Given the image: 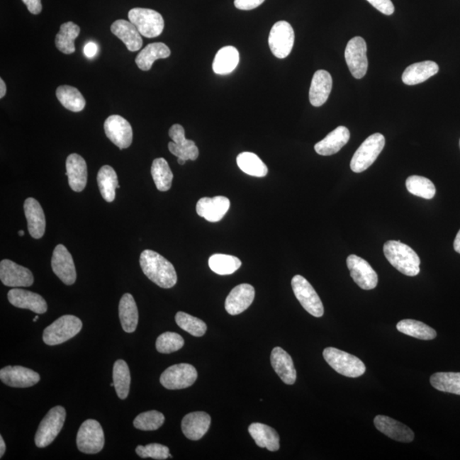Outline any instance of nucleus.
<instances>
[{
	"label": "nucleus",
	"mask_w": 460,
	"mask_h": 460,
	"mask_svg": "<svg viewBox=\"0 0 460 460\" xmlns=\"http://www.w3.org/2000/svg\"><path fill=\"white\" fill-rule=\"evenodd\" d=\"M143 273L162 288H172L176 284L177 276L174 266L158 252L145 250L140 256Z\"/></svg>",
	"instance_id": "nucleus-1"
},
{
	"label": "nucleus",
	"mask_w": 460,
	"mask_h": 460,
	"mask_svg": "<svg viewBox=\"0 0 460 460\" xmlns=\"http://www.w3.org/2000/svg\"><path fill=\"white\" fill-rule=\"evenodd\" d=\"M383 253L390 264L405 276H416L420 274V257L408 245L389 240L383 245Z\"/></svg>",
	"instance_id": "nucleus-2"
},
{
	"label": "nucleus",
	"mask_w": 460,
	"mask_h": 460,
	"mask_svg": "<svg viewBox=\"0 0 460 460\" xmlns=\"http://www.w3.org/2000/svg\"><path fill=\"white\" fill-rule=\"evenodd\" d=\"M323 357L337 373L349 378H358L366 372V366L360 359L343 350L328 347L324 349Z\"/></svg>",
	"instance_id": "nucleus-3"
},
{
	"label": "nucleus",
	"mask_w": 460,
	"mask_h": 460,
	"mask_svg": "<svg viewBox=\"0 0 460 460\" xmlns=\"http://www.w3.org/2000/svg\"><path fill=\"white\" fill-rule=\"evenodd\" d=\"M83 323L74 315H67L58 318L44 331L45 344L50 346L65 343L82 331Z\"/></svg>",
	"instance_id": "nucleus-4"
},
{
	"label": "nucleus",
	"mask_w": 460,
	"mask_h": 460,
	"mask_svg": "<svg viewBox=\"0 0 460 460\" xmlns=\"http://www.w3.org/2000/svg\"><path fill=\"white\" fill-rule=\"evenodd\" d=\"M386 145V138L381 133H374L367 138L354 154L350 168L354 172L361 173L369 169L377 159Z\"/></svg>",
	"instance_id": "nucleus-5"
},
{
	"label": "nucleus",
	"mask_w": 460,
	"mask_h": 460,
	"mask_svg": "<svg viewBox=\"0 0 460 460\" xmlns=\"http://www.w3.org/2000/svg\"><path fill=\"white\" fill-rule=\"evenodd\" d=\"M66 411L61 406L55 407L48 412L40 422L35 434V445L45 447L52 443L64 425Z\"/></svg>",
	"instance_id": "nucleus-6"
},
{
	"label": "nucleus",
	"mask_w": 460,
	"mask_h": 460,
	"mask_svg": "<svg viewBox=\"0 0 460 460\" xmlns=\"http://www.w3.org/2000/svg\"><path fill=\"white\" fill-rule=\"evenodd\" d=\"M128 18L141 35L149 39L159 36L164 30L162 16L154 10L134 8L129 11Z\"/></svg>",
	"instance_id": "nucleus-7"
},
{
	"label": "nucleus",
	"mask_w": 460,
	"mask_h": 460,
	"mask_svg": "<svg viewBox=\"0 0 460 460\" xmlns=\"http://www.w3.org/2000/svg\"><path fill=\"white\" fill-rule=\"evenodd\" d=\"M77 447L86 454H95L103 450L105 443L104 432L98 421L88 420L80 426L77 434Z\"/></svg>",
	"instance_id": "nucleus-8"
},
{
	"label": "nucleus",
	"mask_w": 460,
	"mask_h": 460,
	"mask_svg": "<svg viewBox=\"0 0 460 460\" xmlns=\"http://www.w3.org/2000/svg\"><path fill=\"white\" fill-rule=\"evenodd\" d=\"M292 286L295 296L303 309L315 318H322L324 314L323 303L310 282L297 274L293 278Z\"/></svg>",
	"instance_id": "nucleus-9"
},
{
	"label": "nucleus",
	"mask_w": 460,
	"mask_h": 460,
	"mask_svg": "<svg viewBox=\"0 0 460 460\" xmlns=\"http://www.w3.org/2000/svg\"><path fill=\"white\" fill-rule=\"evenodd\" d=\"M294 30L286 21L274 24L269 36V45L274 56L284 59L289 56L294 45Z\"/></svg>",
	"instance_id": "nucleus-10"
},
{
	"label": "nucleus",
	"mask_w": 460,
	"mask_h": 460,
	"mask_svg": "<svg viewBox=\"0 0 460 460\" xmlns=\"http://www.w3.org/2000/svg\"><path fill=\"white\" fill-rule=\"evenodd\" d=\"M198 377L196 367L181 363V364L173 365L160 376L159 381L162 385L168 390H181L191 387L195 383Z\"/></svg>",
	"instance_id": "nucleus-11"
},
{
	"label": "nucleus",
	"mask_w": 460,
	"mask_h": 460,
	"mask_svg": "<svg viewBox=\"0 0 460 460\" xmlns=\"http://www.w3.org/2000/svg\"><path fill=\"white\" fill-rule=\"evenodd\" d=\"M366 41L361 37H354L346 46L344 56L350 73L354 78L362 79L369 69Z\"/></svg>",
	"instance_id": "nucleus-12"
},
{
	"label": "nucleus",
	"mask_w": 460,
	"mask_h": 460,
	"mask_svg": "<svg viewBox=\"0 0 460 460\" xmlns=\"http://www.w3.org/2000/svg\"><path fill=\"white\" fill-rule=\"evenodd\" d=\"M0 280L2 284L11 288H28L35 281L33 274L27 268L13 261L4 259L0 263Z\"/></svg>",
	"instance_id": "nucleus-13"
},
{
	"label": "nucleus",
	"mask_w": 460,
	"mask_h": 460,
	"mask_svg": "<svg viewBox=\"0 0 460 460\" xmlns=\"http://www.w3.org/2000/svg\"><path fill=\"white\" fill-rule=\"evenodd\" d=\"M107 138L120 150L128 149L132 145L133 132L132 125L120 116H111L104 122Z\"/></svg>",
	"instance_id": "nucleus-14"
},
{
	"label": "nucleus",
	"mask_w": 460,
	"mask_h": 460,
	"mask_svg": "<svg viewBox=\"0 0 460 460\" xmlns=\"http://www.w3.org/2000/svg\"><path fill=\"white\" fill-rule=\"evenodd\" d=\"M346 262H347L350 276L361 289L372 290L376 288L378 281V274L365 259L353 254L349 255Z\"/></svg>",
	"instance_id": "nucleus-15"
},
{
	"label": "nucleus",
	"mask_w": 460,
	"mask_h": 460,
	"mask_svg": "<svg viewBox=\"0 0 460 460\" xmlns=\"http://www.w3.org/2000/svg\"><path fill=\"white\" fill-rule=\"evenodd\" d=\"M52 267L53 272L63 284L67 286L74 284L77 274L73 257L63 245H57L54 249Z\"/></svg>",
	"instance_id": "nucleus-16"
},
{
	"label": "nucleus",
	"mask_w": 460,
	"mask_h": 460,
	"mask_svg": "<svg viewBox=\"0 0 460 460\" xmlns=\"http://www.w3.org/2000/svg\"><path fill=\"white\" fill-rule=\"evenodd\" d=\"M0 379L5 385L14 388H28L37 385L40 374L21 366H8L0 370Z\"/></svg>",
	"instance_id": "nucleus-17"
},
{
	"label": "nucleus",
	"mask_w": 460,
	"mask_h": 460,
	"mask_svg": "<svg viewBox=\"0 0 460 460\" xmlns=\"http://www.w3.org/2000/svg\"><path fill=\"white\" fill-rule=\"evenodd\" d=\"M230 208V201L225 196L204 197L197 202L196 212L211 223H217L225 216Z\"/></svg>",
	"instance_id": "nucleus-18"
},
{
	"label": "nucleus",
	"mask_w": 460,
	"mask_h": 460,
	"mask_svg": "<svg viewBox=\"0 0 460 460\" xmlns=\"http://www.w3.org/2000/svg\"><path fill=\"white\" fill-rule=\"evenodd\" d=\"M8 301L16 308L29 310L36 314H45L48 309L47 303L43 297L27 290L11 289L8 293Z\"/></svg>",
	"instance_id": "nucleus-19"
},
{
	"label": "nucleus",
	"mask_w": 460,
	"mask_h": 460,
	"mask_svg": "<svg viewBox=\"0 0 460 460\" xmlns=\"http://www.w3.org/2000/svg\"><path fill=\"white\" fill-rule=\"evenodd\" d=\"M255 289L249 284H240L231 291L225 301V310L231 315L242 314L252 305Z\"/></svg>",
	"instance_id": "nucleus-20"
},
{
	"label": "nucleus",
	"mask_w": 460,
	"mask_h": 460,
	"mask_svg": "<svg viewBox=\"0 0 460 460\" xmlns=\"http://www.w3.org/2000/svg\"><path fill=\"white\" fill-rule=\"evenodd\" d=\"M374 425L379 432L386 434L395 441L411 442L415 439V433L407 425L391 419L390 417L378 415L374 419Z\"/></svg>",
	"instance_id": "nucleus-21"
},
{
	"label": "nucleus",
	"mask_w": 460,
	"mask_h": 460,
	"mask_svg": "<svg viewBox=\"0 0 460 460\" xmlns=\"http://www.w3.org/2000/svg\"><path fill=\"white\" fill-rule=\"evenodd\" d=\"M211 417L205 412L189 413L181 421V430L189 440L198 441L208 432Z\"/></svg>",
	"instance_id": "nucleus-22"
},
{
	"label": "nucleus",
	"mask_w": 460,
	"mask_h": 460,
	"mask_svg": "<svg viewBox=\"0 0 460 460\" xmlns=\"http://www.w3.org/2000/svg\"><path fill=\"white\" fill-rule=\"evenodd\" d=\"M66 169L70 188L75 192L83 191L87 184L86 160L77 154H72L67 158Z\"/></svg>",
	"instance_id": "nucleus-23"
},
{
	"label": "nucleus",
	"mask_w": 460,
	"mask_h": 460,
	"mask_svg": "<svg viewBox=\"0 0 460 460\" xmlns=\"http://www.w3.org/2000/svg\"><path fill=\"white\" fill-rule=\"evenodd\" d=\"M271 365L276 372L286 385H293L296 382L297 372L295 369L293 359L290 354L281 347L272 350Z\"/></svg>",
	"instance_id": "nucleus-24"
},
{
	"label": "nucleus",
	"mask_w": 460,
	"mask_h": 460,
	"mask_svg": "<svg viewBox=\"0 0 460 460\" xmlns=\"http://www.w3.org/2000/svg\"><path fill=\"white\" fill-rule=\"evenodd\" d=\"M24 213L28 222L29 234L35 239L43 237L45 232V217L39 201L28 198L24 202Z\"/></svg>",
	"instance_id": "nucleus-25"
},
{
	"label": "nucleus",
	"mask_w": 460,
	"mask_h": 460,
	"mask_svg": "<svg viewBox=\"0 0 460 460\" xmlns=\"http://www.w3.org/2000/svg\"><path fill=\"white\" fill-rule=\"evenodd\" d=\"M332 88V79L326 70L316 71L310 89V102L314 107H320L327 102Z\"/></svg>",
	"instance_id": "nucleus-26"
},
{
	"label": "nucleus",
	"mask_w": 460,
	"mask_h": 460,
	"mask_svg": "<svg viewBox=\"0 0 460 460\" xmlns=\"http://www.w3.org/2000/svg\"><path fill=\"white\" fill-rule=\"evenodd\" d=\"M350 138L349 130L345 126H339L329 133L322 141L316 143V153L322 156L335 155L347 145Z\"/></svg>",
	"instance_id": "nucleus-27"
},
{
	"label": "nucleus",
	"mask_w": 460,
	"mask_h": 460,
	"mask_svg": "<svg viewBox=\"0 0 460 460\" xmlns=\"http://www.w3.org/2000/svg\"><path fill=\"white\" fill-rule=\"evenodd\" d=\"M111 32L123 42L130 52H138L142 46L141 33L134 25L125 20H117L112 24Z\"/></svg>",
	"instance_id": "nucleus-28"
},
{
	"label": "nucleus",
	"mask_w": 460,
	"mask_h": 460,
	"mask_svg": "<svg viewBox=\"0 0 460 460\" xmlns=\"http://www.w3.org/2000/svg\"><path fill=\"white\" fill-rule=\"evenodd\" d=\"M439 67L432 61H425L413 63L405 69L403 74V82L408 86L423 83L438 73Z\"/></svg>",
	"instance_id": "nucleus-29"
},
{
	"label": "nucleus",
	"mask_w": 460,
	"mask_h": 460,
	"mask_svg": "<svg viewBox=\"0 0 460 460\" xmlns=\"http://www.w3.org/2000/svg\"><path fill=\"white\" fill-rule=\"evenodd\" d=\"M248 430L257 446L272 451L279 450L280 437L276 430L264 424L253 423Z\"/></svg>",
	"instance_id": "nucleus-30"
},
{
	"label": "nucleus",
	"mask_w": 460,
	"mask_h": 460,
	"mask_svg": "<svg viewBox=\"0 0 460 460\" xmlns=\"http://www.w3.org/2000/svg\"><path fill=\"white\" fill-rule=\"evenodd\" d=\"M119 316L122 328L125 332L136 331L138 324V310L132 294L125 293L119 305Z\"/></svg>",
	"instance_id": "nucleus-31"
},
{
	"label": "nucleus",
	"mask_w": 460,
	"mask_h": 460,
	"mask_svg": "<svg viewBox=\"0 0 460 460\" xmlns=\"http://www.w3.org/2000/svg\"><path fill=\"white\" fill-rule=\"evenodd\" d=\"M240 61L238 50L234 46H225L219 50L215 56L213 69L219 75L230 74L237 67Z\"/></svg>",
	"instance_id": "nucleus-32"
},
{
	"label": "nucleus",
	"mask_w": 460,
	"mask_h": 460,
	"mask_svg": "<svg viewBox=\"0 0 460 460\" xmlns=\"http://www.w3.org/2000/svg\"><path fill=\"white\" fill-rule=\"evenodd\" d=\"M171 56V50L164 43H153L146 46L138 55L136 62L138 67L142 71H149L154 62L158 59H166Z\"/></svg>",
	"instance_id": "nucleus-33"
},
{
	"label": "nucleus",
	"mask_w": 460,
	"mask_h": 460,
	"mask_svg": "<svg viewBox=\"0 0 460 460\" xmlns=\"http://www.w3.org/2000/svg\"><path fill=\"white\" fill-rule=\"evenodd\" d=\"M98 184L101 195L107 202H113L116 199V191L120 188L115 169L109 166H103L98 174Z\"/></svg>",
	"instance_id": "nucleus-34"
},
{
	"label": "nucleus",
	"mask_w": 460,
	"mask_h": 460,
	"mask_svg": "<svg viewBox=\"0 0 460 460\" xmlns=\"http://www.w3.org/2000/svg\"><path fill=\"white\" fill-rule=\"evenodd\" d=\"M57 98L63 107L72 112L82 111L86 107V99L77 88L61 86L57 89Z\"/></svg>",
	"instance_id": "nucleus-35"
},
{
	"label": "nucleus",
	"mask_w": 460,
	"mask_h": 460,
	"mask_svg": "<svg viewBox=\"0 0 460 460\" xmlns=\"http://www.w3.org/2000/svg\"><path fill=\"white\" fill-rule=\"evenodd\" d=\"M398 330L403 335L415 337L421 340H432L436 339L437 332L433 328L423 322L415 320H403L396 325Z\"/></svg>",
	"instance_id": "nucleus-36"
},
{
	"label": "nucleus",
	"mask_w": 460,
	"mask_h": 460,
	"mask_svg": "<svg viewBox=\"0 0 460 460\" xmlns=\"http://www.w3.org/2000/svg\"><path fill=\"white\" fill-rule=\"evenodd\" d=\"M78 25L69 22L61 25L60 31L56 36V46L61 52L69 55L75 52L74 40L79 35Z\"/></svg>",
	"instance_id": "nucleus-37"
},
{
	"label": "nucleus",
	"mask_w": 460,
	"mask_h": 460,
	"mask_svg": "<svg viewBox=\"0 0 460 460\" xmlns=\"http://www.w3.org/2000/svg\"><path fill=\"white\" fill-rule=\"evenodd\" d=\"M236 162L240 170L247 175L263 177L268 174V167L263 160L250 152L240 154Z\"/></svg>",
	"instance_id": "nucleus-38"
},
{
	"label": "nucleus",
	"mask_w": 460,
	"mask_h": 460,
	"mask_svg": "<svg viewBox=\"0 0 460 460\" xmlns=\"http://www.w3.org/2000/svg\"><path fill=\"white\" fill-rule=\"evenodd\" d=\"M151 174L158 191L166 192L171 189L173 173L166 159H155L152 164Z\"/></svg>",
	"instance_id": "nucleus-39"
},
{
	"label": "nucleus",
	"mask_w": 460,
	"mask_h": 460,
	"mask_svg": "<svg viewBox=\"0 0 460 460\" xmlns=\"http://www.w3.org/2000/svg\"><path fill=\"white\" fill-rule=\"evenodd\" d=\"M113 379L118 398H128L130 386V373L128 363L118 360L113 365Z\"/></svg>",
	"instance_id": "nucleus-40"
},
{
	"label": "nucleus",
	"mask_w": 460,
	"mask_h": 460,
	"mask_svg": "<svg viewBox=\"0 0 460 460\" xmlns=\"http://www.w3.org/2000/svg\"><path fill=\"white\" fill-rule=\"evenodd\" d=\"M208 264L213 272L220 276H227L238 270L242 266V261L231 255L214 254L210 257Z\"/></svg>",
	"instance_id": "nucleus-41"
},
{
	"label": "nucleus",
	"mask_w": 460,
	"mask_h": 460,
	"mask_svg": "<svg viewBox=\"0 0 460 460\" xmlns=\"http://www.w3.org/2000/svg\"><path fill=\"white\" fill-rule=\"evenodd\" d=\"M430 383L437 391L460 396V373H437Z\"/></svg>",
	"instance_id": "nucleus-42"
},
{
	"label": "nucleus",
	"mask_w": 460,
	"mask_h": 460,
	"mask_svg": "<svg viewBox=\"0 0 460 460\" xmlns=\"http://www.w3.org/2000/svg\"><path fill=\"white\" fill-rule=\"evenodd\" d=\"M406 187L412 195L430 200L436 196L437 189L432 181L421 176H409Z\"/></svg>",
	"instance_id": "nucleus-43"
},
{
	"label": "nucleus",
	"mask_w": 460,
	"mask_h": 460,
	"mask_svg": "<svg viewBox=\"0 0 460 460\" xmlns=\"http://www.w3.org/2000/svg\"><path fill=\"white\" fill-rule=\"evenodd\" d=\"M175 319L179 327L193 336L202 337L208 330V326L203 320L184 312H177Z\"/></svg>",
	"instance_id": "nucleus-44"
},
{
	"label": "nucleus",
	"mask_w": 460,
	"mask_h": 460,
	"mask_svg": "<svg viewBox=\"0 0 460 460\" xmlns=\"http://www.w3.org/2000/svg\"><path fill=\"white\" fill-rule=\"evenodd\" d=\"M164 422L163 413L156 411H147L140 413L133 421L135 428L141 430H156L162 427Z\"/></svg>",
	"instance_id": "nucleus-45"
},
{
	"label": "nucleus",
	"mask_w": 460,
	"mask_h": 460,
	"mask_svg": "<svg viewBox=\"0 0 460 460\" xmlns=\"http://www.w3.org/2000/svg\"><path fill=\"white\" fill-rule=\"evenodd\" d=\"M156 349L162 354H171L184 347L183 337L176 332H164L156 340Z\"/></svg>",
	"instance_id": "nucleus-46"
},
{
	"label": "nucleus",
	"mask_w": 460,
	"mask_h": 460,
	"mask_svg": "<svg viewBox=\"0 0 460 460\" xmlns=\"http://www.w3.org/2000/svg\"><path fill=\"white\" fill-rule=\"evenodd\" d=\"M136 453L142 459L151 458L164 460L169 458L170 451L167 446L159 444V443H151L147 446H138Z\"/></svg>",
	"instance_id": "nucleus-47"
},
{
	"label": "nucleus",
	"mask_w": 460,
	"mask_h": 460,
	"mask_svg": "<svg viewBox=\"0 0 460 460\" xmlns=\"http://www.w3.org/2000/svg\"><path fill=\"white\" fill-rule=\"evenodd\" d=\"M168 149L170 150L173 155L176 156L177 158L184 159L185 160H196L199 157V150L196 145L191 147H181L174 142H170L168 145Z\"/></svg>",
	"instance_id": "nucleus-48"
},
{
	"label": "nucleus",
	"mask_w": 460,
	"mask_h": 460,
	"mask_svg": "<svg viewBox=\"0 0 460 460\" xmlns=\"http://www.w3.org/2000/svg\"><path fill=\"white\" fill-rule=\"evenodd\" d=\"M169 136L172 138V142L179 146L191 147L196 145L195 142L185 138V130L181 125H173L169 130Z\"/></svg>",
	"instance_id": "nucleus-49"
},
{
	"label": "nucleus",
	"mask_w": 460,
	"mask_h": 460,
	"mask_svg": "<svg viewBox=\"0 0 460 460\" xmlns=\"http://www.w3.org/2000/svg\"><path fill=\"white\" fill-rule=\"evenodd\" d=\"M366 1L383 14L391 16L394 13L395 6L391 0H366Z\"/></svg>",
	"instance_id": "nucleus-50"
},
{
	"label": "nucleus",
	"mask_w": 460,
	"mask_h": 460,
	"mask_svg": "<svg viewBox=\"0 0 460 460\" xmlns=\"http://www.w3.org/2000/svg\"><path fill=\"white\" fill-rule=\"evenodd\" d=\"M265 1V0H235V6L239 10L251 11L256 9Z\"/></svg>",
	"instance_id": "nucleus-51"
},
{
	"label": "nucleus",
	"mask_w": 460,
	"mask_h": 460,
	"mask_svg": "<svg viewBox=\"0 0 460 460\" xmlns=\"http://www.w3.org/2000/svg\"><path fill=\"white\" fill-rule=\"evenodd\" d=\"M28 10L33 15H39L42 11L41 0H23Z\"/></svg>",
	"instance_id": "nucleus-52"
},
{
	"label": "nucleus",
	"mask_w": 460,
	"mask_h": 460,
	"mask_svg": "<svg viewBox=\"0 0 460 460\" xmlns=\"http://www.w3.org/2000/svg\"><path fill=\"white\" fill-rule=\"evenodd\" d=\"M98 45H96L94 42H89V43L84 46V53L88 58H94L96 53H98Z\"/></svg>",
	"instance_id": "nucleus-53"
},
{
	"label": "nucleus",
	"mask_w": 460,
	"mask_h": 460,
	"mask_svg": "<svg viewBox=\"0 0 460 460\" xmlns=\"http://www.w3.org/2000/svg\"><path fill=\"white\" fill-rule=\"evenodd\" d=\"M6 94V86L3 79H0V99H3Z\"/></svg>",
	"instance_id": "nucleus-54"
},
{
	"label": "nucleus",
	"mask_w": 460,
	"mask_h": 460,
	"mask_svg": "<svg viewBox=\"0 0 460 460\" xmlns=\"http://www.w3.org/2000/svg\"><path fill=\"white\" fill-rule=\"evenodd\" d=\"M454 250L458 253H459L460 254V230L459 231L457 235H456V238L454 240Z\"/></svg>",
	"instance_id": "nucleus-55"
},
{
	"label": "nucleus",
	"mask_w": 460,
	"mask_h": 460,
	"mask_svg": "<svg viewBox=\"0 0 460 460\" xmlns=\"http://www.w3.org/2000/svg\"><path fill=\"white\" fill-rule=\"evenodd\" d=\"M6 443L4 441L3 437L0 436V458H2L4 454L6 453Z\"/></svg>",
	"instance_id": "nucleus-56"
},
{
	"label": "nucleus",
	"mask_w": 460,
	"mask_h": 460,
	"mask_svg": "<svg viewBox=\"0 0 460 460\" xmlns=\"http://www.w3.org/2000/svg\"><path fill=\"white\" fill-rule=\"evenodd\" d=\"M186 162L187 160H185L184 159L177 158V162H179L181 166H184V164L186 163Z\"/></svg>",
	"instance_id": "nucleus-57"
},
{
	"label": "nucleus",
	"mask_w": 460,
	"mask_h": 460,
	"mask_svg": "<svg viewBox=\"0 0 460 460\" xmlns=\"http://www.w3.org/2000/svg\"><path fill=\"white\" fill-rule=\"evenodd\" d=\"M18 235L20 236H23L25 235L24 231L23 230H19Z\"/></svg>",
	"instance_id": "nucleus-58"
},
{
	"label": "nucleus",
	"mask_w": 460,
	"mask_h": 460,
	"mask_svg": "<svg viewBox=\"0 0 460 460\" xmlns=\"http://www.w3.org/2000/svg\"><path fill=\"white\" fill-rule=\"evenodd\" d=\"M38 320H39V316L36 315L35 319H33V322H36Z\"/></svg>",
	"instance_id": "nucleus-59"
},
{
	"label": "nucleus",
	"mask_w": 460,
	"mask_h": 460,
	"mask_svg": "<svg viewBox=\"0 0 460 460\" xmlns=\"http://www.w3.org/2000/svg\"><path fill=\"white\" fill-rule=\"evenodd\" d=\"M111 386H112V387H115V383H113V382L111 383Z\"/></svg>",
	"instance_id": "nucleus-60"
},
{
	"label": "nucleus",
	"mask_w": 460,
	"mask_h": 460,
	"mask_svg": "<svg viewBox=\"0 0 460 460\" xmlns=\"http://www.w3.org/2000/svg\"><path fill=\"white\" fill-rule=\"evenodd\" d=\"M459 145H460V142H459Z\"/></svg>",
	"instance_id": "nucleus-61"
}]
</instances>
